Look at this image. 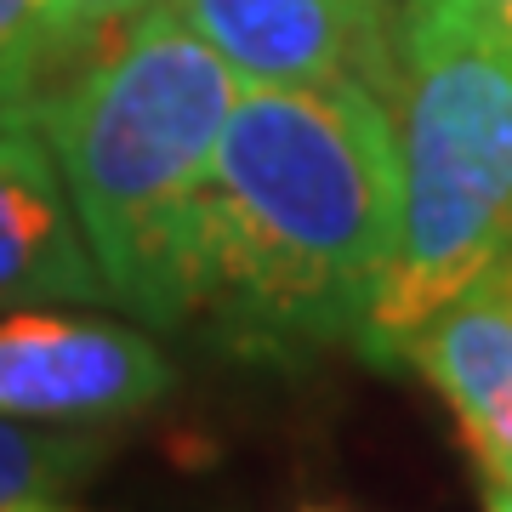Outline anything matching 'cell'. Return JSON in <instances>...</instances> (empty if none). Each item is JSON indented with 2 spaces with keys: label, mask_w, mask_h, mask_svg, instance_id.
Masks as SVG:
<instances>
[{
  "label": "cell",
  "mask_w": 512,
  "mask_h": 512,
  "mask_svg": "<svg viewBox=\"0 0 512 512\" xmlns=\"http://www.w3.org/2000/svg\"><path fill=\"white\" fill-rule=\"evenodd\" d=\"M245 80L165 6L131 18L63 97L40 109L109 302L177 325L194 313V211Z\"/></svg>",
  "instance_id": "2"
},
{
  "label": "cell",
  "mask_w": 512,
  "mask_h": 512,
  "mask_svg": "<svg viewBox=\"0 0 512 512\" xmlns=\"http://www.w3.org/2000/svg\"><path fill=\"white\" fill-rule=\"evenodd\" d=\"M57 52L40 0H0V109H23L46 57Z\"/></svg>",
  "instance_id": "9"
},
{
  "label": "cell",
  "mask_w": 512,
  "mask_h": 512,
  "mask_svg": "<svg viewBox=\"0 0 512 512\" xmlns=\"http://www.w3.org/2000/svg\"><path fill=\"white\" fill-rule=\"evenodd\" d=\"M245 86H393L399 0H154Z\"/></svg>",
  "instance_id": "5"
},
{
  "label": "cell",
  "mask_w": 512,
  "mask_h": 512,
  "mask_svg": "<svg viewBox=\"0 0 512 512\" xmlns=\"http://www.w3.org/2000/svg\"><path fill=\"white\" fill-rule=\"evenodd\" d=\"M109 444L86 427H40L0 416V512H35L92 478Z\"/></svg>",
  "instance_id": "8"
},
{
  "label": "cell",
  "mask_w": 512,
  "mask_h": 512,
  "mask_svg": "<svg viewBox=\"0 0 512 512\" xmlns=\"http://www.w3.org/2000/svg\"><path fill=\"white\" fill-rule=\"evenodd\" d=\"M399 228L359 348L393 365L444 302L512 262V46L484 0H399Z\"/></svg>",
  "instance_id": "3"
},
{
  "label": "cell",
  "mask_w": 512,
  "mask_h": 512,
  "mask_svg": "<svg viewBox=\"0 0 512 512\" xmlns=\"http://www.w3.org/2000/svg\"><path fill=\"white\" fill-rule=\"evenodd\" d=\"M399 148L370 86H245L194 211V313L251 353L359 342L393 262Z\"/></svg>",
  "instance_id": "1"
},
{
  "label": "cell",
  "mask_w": 512,
  "mask_h": 512,
  "mask_svg": "<svg viewBox=\"0 0 512 512\" xmlns=\"http://www.w3.org/2000/svg\"><path fill=\"white\" fill-rule=\"evenodd\" d=\"M507 274H512V262H507Z\"/></svg>",
  "instance_id": "14"
},
{
  "label": "cell",
  "mask_w": 512,
  "mask_h": 512,
  "mask_svg": "<svg viewBox=\"0 0 512 512\" xmlns=\"http://www.w3.org/2000/svg\"><path fill=\"white\" fill-rule=\"evenodd\" d=\"M154 0H40V12H46V29H52L57 46H69V40H92L103 29H120V23L143 18Z\"/></svg>",
  "instance_id": "10"
},
{
  "label": "cell",
  "mask_w": 512,
  "mask_h": 512,
  "mask_svg": "<svg viewBox=\"0 0 512 512\" xmlns=\"http://www.w3.org/2000/svg\"><path fill=\"white\" fill-rule=\"evenodd\" d=\"M484 512H512V484H484Z\"/></svg>",
  "instance_id": "12"
},
{
  "label": "cell",
  "mask_w": 512,
  "mask_h": 512,
  "mask_svg": "<svg viewBox=\"0 0 512 512\" xmlns=\"http://www.w3.org/2000/svg\"><path fill=\"white\" fill-rule=\"evenodd\" d=\"M171 393V365L137 325L18 308L0 319V416L103 427Z\"/></svg>",
  "instance_id": "4"
},
{
  "label": "cell",
  "mask_w": 512,
  "mask_h": 512,
  "mask_svg": "<svg viewBox=\"0 0 512 512\" xmlns=\"http://www.w3.org/2000/svg\"><path fill=\"white\" fill-rule=\"evenodd\" d=\"M450 404L484 484H512V274L495 268L399 348Z\"/></svg>",
  "instance_id": "6"
},
{
  "label": "cell",
  "mask_w": 512,
  "mask_h": 512,
  "mask_svg": "<svg viewBox=\"0 0 512 512\" xmlns=\"http://www.w3.org/2000/svg\"><path fill=\"white\" fill-rule=\"evenodd\" d=\"M35 512H74V507H63V501H52V507H35Z\"/></svg>",
  "instance_id": "13"
},
{
  "label": "cell",
  "mask_w": 512,
  "mask_h": 512,
  "mask_svg": "<svg viewBox=\"0 0 512 512\" xmlns=\"http://www.w3.org/2000/svg\"><path fill=\"white\" fill-rule=\"evenodd\" d=\"M484 12H490V23H495V35L512 46V0H484Z\"/></svg>",
  "instance_id": "11"
},
{
  "label": "cell",
  "mask_w": 512,
  "mask_h": 512,
  "mask_svg": "<svg viewBox=\"0 0 512 512\" xmlns=\"http://www.w3.org/2000/svg\"><path fill=\"white\" fill-rule=\"evenodd\" d=\"M109 285L80 234L46 137L0 120V302H103Z\"/></svg>",
  "instance_id": "7"
}]
</instances>
